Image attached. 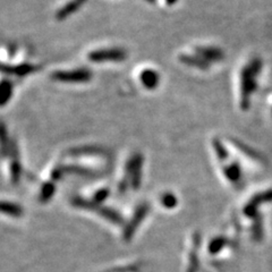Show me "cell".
Wrapping results in <instances>:
<instances>
[{
  "label": "cell",
  "mask_w": 272,
  "mask_h": 272,
  "mask_svg": "<svg viewBox=\"0 0 272 272\" xmlns=\"http://www.w3.org/2000/svg\"><path fill=\"white\" fill-rule=\"evenodd\" d=\"M261 68V61L253 59L240 74V106L244 110L249 108L250 98L256 87V76Z\"/></svg>",
  "instance_id": "obj_1"
},
{
  "label": "cell",
  "mask_w": 272,
  "mask_h": 272,
  "mask_svg": "<svg viewBox=\"0 0 272 272\" xmlns=\"http://www.w3.org/2000/svg\"><path fill=\"white\" fill-rule=\"evenodd\" d=\"M51 80L68 84H82L90 82L93 77L92 71L89 68L81 67L70 71H56L50 75Z\"/></svg>",
  "instance_id": "obj_2"
},
{
  "label": "cell",
  "mask_w": 272,
  "mask_h": 272,
  "mask_svg": "<svg viewBox=\"0 0 272 272\" xmlns=\"http://www.w3.org/2000/svg\"><path fill=\"white\" fill-rule=\"evenodd\" d=\"M127 58V53L122 48H105L93 50L88 54V59L92 63L105 61H123Z\"/></svg>",
  "instance_id": "obj_3"
},
{
  "label": "cell",
  "mask_w": 272,
  "mask_h": 272,
  "mask_svg": "<svg viewBox=\"0 0 272 272\" xmlns=\"http://www.w3.org/2000/svg\"><path fill=\"white\" fill-rule=\"evenodd\" d=\"M37 70H39V67L29 63H24L19 65H8V64L1 65V72L3 74L10 75V76H16V77L27 76V75L33 74L34 72H36Z\"/></svg>",
  "instance_id": "obj_4"
},
{
  "label": "cell",
  "mask_w": 272,
  "mask_h": 272,
  "mask_svg": "<svg viewBox=\"0 0 272 272\" xmlns=\"http://www.w3.org/2000/svg\"><path fill=\"white\" fill-rule=\"evenodd\" d=\"M143 166V157L140 152L134 153L129 160L127 161L126 170L130 177L134 186H139L141 181V170Z\"/></svg>",
  "instance_id": "obj_5"
},
{
  "label": "cell",
  "mask_w": 272,
  "mask_h": 272,
  "mask_svg": "<svg viewBox=\"0 0 272 272\" xmlns=\"http://www.w3.org/2000/svg\"><path fill=\"white\" fill-rule=\"evenodd\" d=\"M68 154L71 157H106L108 156V151L101 146L87 145L73 147L68 151Z\"/></svg>",
  "instance_id": "obj_6"
},
{
  "label": "cell",
  "mask_w": 272,
  "mask_h": 272,
  "mask_svg": "<svg viewBox=\"0 0 272 272\" xmlns=\"http://www.w3.org/2000/svg\"><path fill=\"white\" fill-rule=\"evenodd\" d=\"M195 54L202 57L203 59L209 61L210 64L213 61H220L225 58V54L220 48L216 47H195Z\"/></svg>",
  "instance_id": "obj_7"
},
{
  "label": "cell",
  "mask_w": 272,
  "mask_h": 272,
  "mask_svg": "<svg viewBox=\"0 0 272 272\" xmlns=\"http://www.w3.org/2000/svg\"><path fill=\"white\" fill-rule=\"evenodd\" d=\"M140 81L141 84L147 89V90H154L160 83V75L156 70L146 68V70H143L142 73L140 74Z\"/></svg>",
  "instance_id": "obj_8"
},
{
  "label": "cell",
  "mask_w": 272,
  "mask_h": 272,
  "mask_svg": "<svg viewBox=\"0 0 272 272\" xmlns=\"http://www.w3.org/2000/svg\"><path fill=\"white\" fill-rule=\"evenodd\" d=\"M87 1L88 0H71L66 5L61 7L60 9H58V12L56 13V18L58 20L66 19L67 17H70L71 15L78 12V9H80L81 7H83Z\"/></svg>",
  "instance_id": "obj_9"
},
{
  "label": "cell",
  "mask_w": 272,
  "mask_h": 272,
  "mask_svg": "<svg viewBox=\"0 0 272 272\" xmlns=\"http://www.w3.org/2000/svg\"><path fill=\"white\" fill-rule=\"evenodd\" d=\"M180 60L181 63H182L186 66L196 68V70H201V71H206L210 68V64L209 61H206L205 59H203L202 57L198 56V54H181L180 56Z\"/></svg>",
  "instance_id": "obj_10"
},
{
  "label": "cell",
  "mask_w": 272,
  "mask_h": 272,
  "mask_svg": "<svg viewBox=\"0 0 272 272\" xmlns=\"http://www.w3.org/2000/svg\"><path fill=\"white\" fill-rule=\"evenodd\" d=\"M13 91H14L13 82L3 78L1 81V84H0V105H1V107H5L7 103L9 102V100L13 95Z\"/></svg>",
  "instance_id": "obj_11"
},
{
  "label": "cell",
  "mask_w": 272,
  "mask_h": 272,
  "mask_svg": "<svg viewBox=\"0 0 272 272\" xmlns=\"http://www.w3.org/2000/svg\"><path fill=\"white\" fill-rule=\"evenodd\" d=\"M63 173H71V174H78L82 176H93L94 171L89 168L81 167V166H64L61 167Z\"/></svg>",
  "instance_id": "obj_12"
},
{
  "label": "cell",
  "mask_w": 272,
  "mask_h": 272,
  "mask_svg": "<svg viewBox=\"0 0 272 272\" xmlns=\"http://www.w3.org/2000/svg\"><path fill=\"white\" fill-rule=\"evenodd\" d=\"M212 147L215 150V152L217 154V157L219 158L220 160H226L228 158V151L226 150L225 145H223L222 142L218 139H215L212 141Z\"/></svg>",
  "instance_id": "obj_13"
},
{
  "label": "cell",
  "mask_w": 272,
  "mask_h": 272,
  "mask_svg": "<svg viewBox=\"0 0 272 272\" xmlns=\"http://www.w3.org/2000/svg\"><path fill=\"white\" fill-rule=\"evenodd\" d=\"M225 174L227 175V177L232 181H237L240 176V169L239 166L237 164V163H233L232 164H229L228 167L225 169Z\"/></svg>",
  "instance_id": "obj_14"
},
{
  "label": "cell",
  "mask_w": 272,
  "mask_h": 272,
  "mask_svg": "<svg viewBox=\"0 0 272 272\" xmlns=\"http://www.w3.org/2000/svg\"><path fill=\"white\" fill-rule=\"evenodd\" d=\"M10 171H12V180L15 181L19 178L20 175V163L17 158H15L12 161V166H10Z\"/></svg>",
  "instance_id": "obj_15"
},
{
  "label": "cell",
  "mask_w": 272,
  "mask_h": 272,
  "mask_svg": "<svg viewBox=\"0 0 272 272\" xmlns=\"http://www.w3.org/2000/svg\"><path fill=\"white\" fill-rule=\"evenodd\" d=\"M178 1V0H166V3L168 6H173Z\"/></svg>",
  "instance_id": "obj_16"
},
{
  "label": "cell",
  "mask_w": 272,
  "mask_h": 272,
  "mask_svg": "<svg viewBox=\"0 0 272 272\" xmlns=\"http://www.w3.org/2000/svg\"><path fill=\"white\" fill-rule=\"evenodd\" d=\"M146 1L150 2V3H154V2H156V0H146Z\"/></svg>",
  "instance_id": "obj_17"
}]
</instances>
